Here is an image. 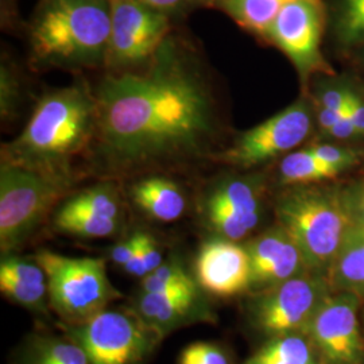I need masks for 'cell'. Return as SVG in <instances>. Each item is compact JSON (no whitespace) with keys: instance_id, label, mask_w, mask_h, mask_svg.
<instances>
[{"instance_id":"obj_37","label":"cell","mask_w":364,"mask_h":364,"mask_svg":"<svg viewBox=\"0 0 364 364\" xmlns=\"http://www.w3.org/2000/svg\"><path fill=\"white\" fill-rule=\"evenodd\" d=\"M344 109H346V107L343 109H333V108L314 105L316 120L321 130V134L331 130L338 123L340 117H343V114H344Z\"/></svg>"},{"instance_id":"obj_34","label":"cell","mask_w":364,"mask_h":364,"mask_svg":"<svg viewBox=\"0 0 364 364\" xmlns=\"http://www.w3.org/2000/svg\"><path fill=\"white\" fill-rule=\"evenodd\" d=\"M323 135L326 136V139H333V141H338V142H347V141L360 139L347 105H346L343 117H340L338 123L331 130L324 132Z\"/></svg>"},{"instance_id":"obj_32","label":"cell","mask_w":364,"mask_h":364,"mask_svg":"<svg viewBox=\"0 0 364 364\" xmlns=\"http://www.w3.org/2000/svg\"><path fill=\"white\" fill-rule=\"evenodd\" d=\"M156 11L165 14L176 22L197 9H203L204 0H135Z\"/></svg>"},{"instance_id":"obj_12","label":"cell","mask_w":364,"mask_h":364,"mask_svg":"<svg viewBox=\"0 0 364 364\" xmlns=\"http://www.w3.org/2000/svg\"><path fill=\"white\" fill-rule=\"evenodd\" d=\"M262 200L263 185L257 177L230 176L205 192L198 213L215 236L240 242L259 225Z\"/></svg>"},{"instance_id":"obj_14","label":"cell","mask_w":364,"mask_h":364,"mask_svg":"<svg viewBox=\"0 0 364 364\" xmlns=\"http://www.w3.org/2000/svg\"><path fill=\"white\" fill-rule=\"evenodd\" d=\"M195 273L198 287L213 297L231 299L243 294L251 287L247 247L213 236L198 250Z\"/></svg>"},{"instance_id":"obj_22","label":"cell","mask_w":364,"mask_h":364,"mask_svg":"<svg viewBox=\"0 0 364 364\" xmlns=\"http://www.w3.org/2000/svg\"><path fill=\"white\" fill-rule=\"evenodd\" d=\"M242 364H321L306 335L269 338L258 351Z\"/></svg>"},{"instance_id":"obj_13","label":"cell","mask_w":364,"mask_h":364,"mask_svg":"<svg viewBox=\"0 0 364 364\" xmlns=\"http://www.w3.org/2000/svg\"><path fill=\"white\" fill-rule=\"evenodd\" d=\"M359 296L332 293L308 328L321 364H364V343L359 321Z\"/></svg>"},{"instance_id":"obj_18","label":"cell","mask_w":364,"mask_h":364,"mask_svg":"<svg viewBox=\"0 0 364 364\" xmlns=\"http://www.w3.org/2000/svg\"><path fill=\"white\" fill-rule=\"evenodd\" d=\"M130 196L138 208L161 223L178 220L186 210V197L180 185L162 176H149L135 182Z\"/></svg>"},{"instance_id":"obj_20","label":"cell","mask_w":364,"mask_h":364,"mask_svg":"<svg viewBox=\"0 0 364 364\" xmlns=\"http://www.w3.org/2000/svg\"><path fill=\"white\" fill-rule=\"evenodd\" d=\"M328 279L333 291L364 294V235L352 228L333 260Z\"/></svg>"},{"instance_id":"obj_2","label":"cell","mask_w":364,"mask_h":364,"mask_svg":"<svg viewBox=\"0 0 364 364\" xmlns=\"http://www.w3.org/2000/svg\"><path fill=\"white\" fill-rule=\"evenodd\" d=\"M97 129V102L85 82L46 93L23 131L4 144L1 161L33 169L70 174V161L91 149Z\"/></svg>"},{"instance_id":"obj_10","label":"cell","mask_w":364,"mask_h":364,"mask_svg":"<svg viewBox=\"0 0 364 364\" xmlns=\"http://www.w3.org/2000/svg\"><path fill=\"white\" fill-rule=\"evenodd\" d=\"M326 31V0H296L278 14L263 42L284 53L306 84L316 75H333L321 49Z\"/></svg>"},{"instance_id":"obj_6","label":"cell","mask_w":364,"mask_h":364,"mask_svg":"<svg viewBox=\"0 0 364 364\" xmlns=\"http://www.w3.org/2000/svg\"><path fill=\"white\" fill-rule=\"evenodd\" d=\"M36 260L48 277L49 305L63 324L84 323L122 297L102 258H72L42 250Z\"/></svg>"},{"instance_id":"obj_38","label":"cell","mask_w":364,"mask_h":364,"mask_svg":"<svg viewBox=\"0 0 364 364\" xmlns=\"http://www.w3.org/2000/svg\"><path fill=\"white\" fill-rule=\"evenodd\" d=\"M355 58H356L358 64L364 68V45H362L359 49L355 50Z\"/></svg>"},{"instance_id":"obj_3","label":"cell","mask_w":364,"mask_h":364,"mask_svg":"<svg viewBox=\"0 0 364 364\" xmlns=\"http://www.w3.org/2000/svg\"><path fill=\"white\" fill-rule=\"evenodd\" d=\"M111 0H39L27 37L33 60L43 66L105 64Z\"/></svg>"},{"instance_id":"obj_31","label":"cell","mask_w":364,"mask_h":364,"mask_svg":"<svg viewBox=\"0 0 364 364\" xmlns=\"http://www.w3.org/2000/svg\"><path fill=\"white\" fill-rule=\"evenodd\" d=\"M341 195L352 227H364V180L341 186Z\"/></svg>"},{"instance_id":"obj_1","label":"cell","mask_w":364,"mask_h":364,"mask_svg":"<svg viewBox=\"0 0 364 364\" xmlns=\"http://www.w3.org/2000/svg\"><path fill=\"white\" fill-rule=\"evenodd\" d=\"M95 96L91 150L100 173L126 176L213 156L216 99L195 52L176 31L147 64L103 78Z\"/></svg>"},{"instance_id":"obj_36","label":"cell","mask_w":364,"mask_h":364,"mask_svg":"<svg viewBox=\"0 0 364 364\" xmlns=\"http://www.w3.org/2000/svg\"><path fill=\"white\" fill-rule=\"evenodd\" d=\"M139 246V232L131 235L130 237L122 240L117 243L111 251V258L117 263V266H124L135 254L136 248Z\"/></svg>"},{"instance_id":"obj_30","label":"cell","mask_w":364,"mask_h":364,"mask_svg":"<svg viewBox=\"0 0 364 364\" xmlns=\"http://www.w3.org/2000/svg\"><path fill=\"white\" fill-rule=\"evenodd\" d=\"M348 92L350 82H324L316 88L313 103L333 109H343L348 102Z\"/></svg>"},{"instance_id":"obj_16","label":"cell","mask_w":364,"mask_h":364,"mask_svg":"<svg viewBox=\"0 0 364 364\" xmlns=\"http://www.w3.org/2000/svg\"><path fill=\"white\" fill-rule=\"evenodd\" d=\"M201 291L200 287L159 293L141 290L132 311L158 335L165 338L182 326L213 320L212 309Z\"/></svg>"},{"instance_id":"obj_21","label":"cell","mask_w":364,"mask_h":364,"mask_svg":"<svg viewBox=\"0 0 364 364\" xmlns=\"http://www.w3.org/2000/svg\"><path fill=\"white\" fill-rule=\"evenodd\" d=\"M328 33L341 52L364 45V0H326Z\"/></svg>"},{"instance_id":"obj_29","label":"cell","mask_w":364,"mask_h":364,"mask_svg":"<svg viewBox=\"0 0 364 364\" xmlns=\"http://www.w3.org/2000/svg\"><path fill=\"white\" fill-rule=\"evenodd\" d=\"M177 364H234L218 344L198 341L182 350Z\"/></svg>"},{"instance_id":"obj_11","label":"cell","mask_w":364,"mask_h":364,"mask_svg":"<svg viewBox=\"0 0 364 364\" xmlns=\"http://www.w3.org/2000/svg\"><path fill=\"white\" fill-rule=\"evenodd\" d=\"M176 21L135 0H111V36L105 65L123 72L147 64Z\"/></svg>"},{"instance_id":"obj_17","label":"cell","mask_w":364,"mask_h":364,"mask_svg":"<svg viewBox=\"0 0 364 364\" xmlns=\"http://www.w3.org/2000/svg\"><path fill=\"white\" fill-rule=\"evenodd\" d=\"M0 290L15 304L34 311L46 312L49 293L48 277L37 260L3 255L0 263Z\"/></svg>"},{"instance_id":"obj_5","label":"cell","mask_w":364,"mask_h":364,"mask_svg":"<svg viewBox=\"0 0 364 364\" xmlns=\"http://www.w3.org/2000/svg\"><path fill=\"white\" fill-rule=\"evenodd\" d=\"M75 180L76 176L1 161L0 248L3 255L11 254L26 243Z\"/></svg>"},{"instance_id":"obj_33","label":"cell","mask_w":364,"mask_h":364,"mask_svg":"<svg viewBox=\"0 0 364 364\" xmlns=\"http://www.w3.org/2000/svg\"><path fill=\"white\" fill-rule=\"evenodd\" d=\"M139 247L144 260V273L149 275L164 263L162 251L156 237L147 232H139Z\"/></svg>"},{"instance_id":"obj_23","label":"cell","mask_w":364,"mask_h":364,"mask_svg":"<svg viewBox=\"0 0 364 364\" xmlns=\"http://www.w3.org/2000/svg\"><path fill=\"white\" fill-rule=\"evenodd\" d=\"M338 174H341L340 170L323 162L309 149H305L282 158L278 168V181L282 186L313 185L333 180Z\"/></svg>"},{"instance_id":"obj_24","label":"cell","mask_w":364,"mask_h":364,"mask_svg":"<svg viewBox=\"0 0 364 364\" xmlns=\"http://www.w3.org/2000/svg\"><path fill=\"white\" fill-rule=\"evenodd\" d=\"M19 364H90L82 348L69 338L37 336L21 353Z\"/></svg>"},{"instance_id":"obj_25","label":"cell","mask_w":364,"mask_h":364,"mask_svg":"<svg viewBox=\"0 0 364 364\" xmlns=\"http://www.w3.org/2000/svg\"><path fill=\"white\" fill-rule=\"evenodd\" d=\"M122 221L112 220L88 213L64 204L54 216L57 231L88 239H103L117 234Z\"/></svg>"},{"instance_id":"obj_9","label":"cell","mask_w":364,"mask_h":364,"mask_svg":"<svg viewBox=\"0 0 364 364\" xmlns=\"http://www.w3.org/2000/svg\"><path fill=\"white\" fill-rule=\"evenodd\" d=\"M314 119V105L302 96L274 117L242 132L234 144L216 151L210 159L237 169L257 168L302 144L312 132Z\"/></svg>"},{"instance_id":"obj_28","label":"cell","mask_w":364,"mask_h":364,"mask_svg":"<svg viewBox=\"0 0 364 364\" xmlns=\"http://www.w3.org/2000/svg\"><path fill=\"white\" fill-rule=\"evenodd\" d=\"M308 149L318 159L336 168L341 173L356 166L362 156V153L353 150L351 147H344V146H338V144H313Z\"/></svg>"},{"instance_id":"obj_15","label":"cell","mask_w":364,"mask_h":364,"mask_svg":"<svg viewBox=\"0 0 364 364\" xmlns=\"http://www.w3.org/2000/svg\"><path fill=\"white\" fill-rule=\"evenodd\" d=\"M246 247L251 269L250 290L254 293L309 272L299 246L278 224L250 240Z\"/></svg>"},{"instance_id":"obj_8","label":"cell","mask_w":364,"mask_h":364,"mask_svg":"<svg viewBox=\"0 0 364 364\" xmlns=\"http://www.w3.org/2000/svg\"><path fill=\"white\" fill-rule=\"evenodd\" d=\"M90 364H144L162 340L134 311L105 309L80 324H63Z\"/></svg>"},{"instance_id":"obj_19","label":"cell","mask_w":364,"mask_h":364,"mask_svg":"<svg viewBox=\"0 0 364 364\" xmlns=\"http://www.w3.org/2000/svg\"><path fill=\"white\" fill-rule=\"evenodd\" d=\"M296 0H204L203 9L227 15L242 30L264 41V37L287 4Z\"/></svg>"},{"instance_id":"obj_26","label":"cell","mask_w":364,"mask_h":364,"mask_svg":"<svg viewBox=\"0 0 364 364\" xmlns=\"http://www.w3.org/2000/svg\"><path fill=\"white\" fill-rule=\"evenodd\" d=\"M66 204L100 218L122 221L120 197L111 183H100L85 189L69 198Z\"/></svg>"},{"instance_id":"obj_4","label":"cell","mask_w":364,"mask_h":364,"mask_svg":"<svg viewBox=\"0 0 364 364\" xmlns=\"http://www.w3.org/2000/svg\"><path fill=\"white\" fill-rule=\"evenodd\" d=\"M275 216L299 246L308 270L328 275L352 227L341 186H285L277 197Z\"/></svg>"},{"instance_id":"obj_35","label":"cell","mask_w":364,"mask_h":364,"mask_svg":"<svg viewBox=\"0 0 364 364\" xmlns=\"http://www.w3.org/2000/svg\"><path fill=\"white\" fill-rule=\"evenodd\" d=\"M347 108L351 114L359 138L364 139V91L362 88L353 87L352 82H350Z\"/></svg>"},{"instance_id":"obj_27","label":"cell","mask_w":364,"mask_h":364,"mask_svg":"<svg viewBox=\"0 0 364 364\" xmlns=\"http://www.w3.org/2000/svg\"><path fill=\"white\" fill-rule=\"evenodd\" d=\"M198 287L178 260L164 262L153 273L142 278V291H174Z\"/></svg>"},{"instance_id":"obj_39","label":"cell","mask_w":364,"mask_h":364,"mask_svg":"<svg viewBox=\"0 0 364 364\" xmlns=\"http://www.w3.org/2000/svg\"><path fill=\"white\" fill-rule=\"evenodd\" d=\"M352 228H355V230H358L359 232H362L364 235V227H352Z\"/></svg>"},{"instance_id":"obj_7","label":"cell","mask_w":364,"mask_h":364,"mask_svg":"<svg viewBox=\"0 0 364 364\" xmlns=\"http://www.w3.org/2000/svg\"><path fill=\"white\" fill-rule=\"evenodd\" d=\"M333 293L323 274H301L287 282L257 291L248 302V321L266 340L306 335L316 313Z\"/></svg>"}]
</instances>
